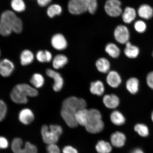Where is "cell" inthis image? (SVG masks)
<instances>
[{
	"mask_svg": "<svg viewBox=\"0 0 153 153\" xmlns=\"http://www.w3.org/2000/svg\"><path fill=\"white\" fill-rule=\"evenodd\" d=\"M22 20L14 12L6 10L2 13L0 21V33L2 36H7L11 32H16L21 27Z\"/></svg>",
	"mask_w": 153,
	"mask_h": 153,
	"instance_id": "cell-1",
	"label": "cell"
},
{
	"mask_svg": "<svg viewBox=\"0 0 153 153\" xmlns=\"http://www.w3.org/2000/svg\"><path fill=\"white\" fill-rule=\"evenodd\" d=\"M37 89L26 84H20L15 85L10 93V97L13 102L18 104H26L28 102L27 97L37 96Z\"/></svg>",
	"mask_w": 153,
	"mask_h": 153,
	"instance_id": "cell-2",
	"label": "cell"
},
{
	"mask_svg": "<svg viewBox=\"0 0 153 153\" xmlns=\"http://www.w3.org/2000/svg\"><path fill=\"white\" fill-rule=\"evenodd\" d=\"M85 127L86 131L91 134L99 133L102 131L104 124L100 111L95 108L89 110L88 120Z\"/></svg>",
	"mask_w": 153,
	"mask_h": 153,
	"instance_id": "cell-3",
	"label": "cell"
},
{
	"mask_svg": "<svg viewBox=\"0 0 153 153\" xmlns=\"http://www.w3.org/2000/svg\"><path fill=\"white\" fill-rule=\"evenodd\" d=\"M87 102L84 99L76 97H70L63 101L61 111L75 116L76 112L81 109L86 108Z\"/></svg>",
	"mask_w": 153,
	"mask_h": 153,
	"instance_id": "cell-4",
	"label": "cell"
},
{
	"mask_svg": "<svg viewBox=\"0 0 153 153\" xmlns=\"http://www.w3.org/2000/svg\"><path fill=\"white\" fill-rule=\"evenodd\" d=\"M22 141L20 138L13 140L11 148L14 153H37V149L35 145L29 142H27L24 148H22Z\"/></svg>",
	"mask_w": 153,
	"mask_h": 153,
	"instance_id": "cell-5",
	"label": "cell"
},
{
	"mask_svg": "<svg viewBox=\"0 0 153 153\" xmlns=\"http://www.w3.org/2000/svg\"><path fill=\"white\" fill-rule=\"evenodd\" d=\"M41 133L44 142L47 145L56 144L61 136L53 127L45 125L42 127Z\"/></svg>",
	"mask_w": 153,
	"mask_h": 153,
	"instance_id": "cell-6",
	"label": "cell"
},
{
	"mask_svg": "<svg viewBox=\"0 0 153 153\" xmlns=\"http://www.w3.org/2000/svg\"><path fill=\"white\" fill-rule=\"evenodd\" d=\"M69 11L73 15H80L88 11L86 0H70L68 5Z\"/></svg>",
	"mask_w": 153,
	"mask_h": 153,
	"instance_id": "cell-7",
	"label": "cell"
},
{
	"mask_svg": "<svg viewBox=\"0 0 153 153\" xmlns=\"http://www.w3.org/2000/svg\"><path fill=\"white\" fill-rule=\"evenodd\" d=\"M121 5V2L119 0H108L105 3V10L111 17H118L122 13Z\"/></svg>",
	"mask_w": 153,
	"mask_h": 153,
	"instance_id": "cell-8",
	"label": "cell"
},
{
	"mask_svg": "<svg viewBox=\"0 0 153 153\" xmlns=\"http://www.w3.org/2000/svg\"><path fill=\"white\" fill-rule=\"evenodd\" d=\"M114 35L116 41L120 44H126L129 41V30L126 26L123 25L117 27L114 30Z\"/></svg>",
	"mask_w": 153,
	"mask_h": 153,
	"instance_id": "cell-9",
	"label": "cell"
},
{
	"mask_svg": "<svg viewBox=\"0 0 153 153\" xmlns=\"http://www.w3.org/2000/svg\"><path fill=\"white\" fill-rule=\"evenodd\" d=\"M46 73L48 76L53 78L54 80V83L53 86V91L56 92L60 91L62 89L64 84V79L61 74L51 69H48Z\"/></svg>",
	"mask_w": 153,
	"mask_h": 153,
	"instance_id": "cell-10",
	"label": "cell"
},
{
	"mask_svg": "<svg viewBox=\"0 0 153 153\" xmlns=\"http://www.w3.org/2000/svg\"><path fill=\"white\" fill-rule=\"evenodd\" d=\"M53 47L58 51H62L68 46V42L62 34L57 33L53 35L51 39Z\"/></svg>",
	"mask_w": 153,
	"mask_h": 153,
	"instance_id": "cell-11",
	"label": "cell"
},
{
	"mask_svg": "<svg viewBox=\"0 0 153 153\" xmlns=\"http://www.w3.org/2000/svg\"><path fill=\"white\" fill-rule=\"evenodd\" d=\"M15 66L10 60L7 59H3L0 63V73L3 77L10 76L14 71Z\"/></svg>",
	"mask_w": 153,
	"mask_h": 153,
	"instance_id": "cell-12",
	"label": "cell"
},
{
	"mask_svg": "<svg viewBox=\"0 0 153 153\" xmlns=\"http://www.w3.org/2000/svg\"><path fill=\"white\" fill-rule=\"evenodd\" d=\"M106 80L107 84L112 88L118 87L122 82L121 76L115 71H111L108 73Z\"/></svg>",
	"mask_w": 153,
	"mask_h": 153,
	"instance_id": "cell-13",
	"label": "cell"
},
{
	"mask_svg": "<svg viewBox=\"0 0 153 153\" xmlns=\"http://www.w3.org/2000/svg\"><path fill=\"white\" fill-rule=\"evenodd\" d=\"M126 137L124 134L120 131H116L112 134L110 137L111 144L116 148L123 147L126 141Z\"/></svg>",
	"mask_w": 153,
	"mask_h": 153,
	"instance_id": "cell-14",
	"label": "cell"
},
{
	"mask_svg": "<svg viewBox=\"0 0 153 153\" xmlns=\"http://www.w3.org/2000/svg\"><path fill=\"white\" fill-rule=\"evenodd\" d=\"M34 116L32 111L28 108H25L21 110L19 114V119L25 125H28L33 121Z\"/></svg>",
	"mask_w": 153,
	"mask_h": 153,
	"instance_id": "cell-15",
	"label": "cell"
},
{
	"mask_svg": "<svg viewBox=\"0 0 153 153\" xmlns=\"http://www.w3.org/2000/svg\"><path fill=\"white\" fill-rule=\"evenodd\" d=\"M103 102L107 108L114 109L120 105V100L118 97L114 94H107L103 98Z\"/></svg>",
	"mask_w": 153,
	"mask_h": 153,
	"instance_id": "cell-16",
	"label": "cell"
},
{
	"mask_svg": "<svg viewBox=\"0 0 153 153\" xmlns=\"http://www.w3.org/2000/svg\"><path fill=\"white\" fill-rule=\"evenodd\" d=\"M89 110L86 108L78 110L76 113L75 118L78 125L85 126L88 120Z\"/></svg>",
	"mask_w": 153,
	"mask_h": 153,
	"instance_id": "cell-17",
	"label": "cell"
},
{
	"mask_svg": "<svg viewBox=\"0 0 153 153\" xmlns=\"http://www.w3.org/2000/svg\"><path fill=\"white\" fill-rule=\"evenodd\" d=\"M139 16L145 20H149L153 16V9L150 6L146 4L141 5L137 10Z\"/></svg>",
	"mask_w": 153,
	"mask_h": 153,
	"instance_id": "cell-18",
	"label": "cell"
},
{
	"mask_svg": "<svg viewBox=\"0 0 153 153\" xmlns=\"http://www.w3.org/2000/svg\"><path fill=\"white\" fill-rule=\"evenodd\" d=\"M105 88L103 82L99 80L92 82L90 87V91L93 94L101 96L104 93Z\"/></svg>",
	"mask_w": 153,
	"mask_h": 153,
	"instance_id": "cell-19",
	"label": "cell"
},
{
	"mask_svg": "<svg viewBox=\"0 0 153 153\" xmlns=\"http://www.w3.org/2000/svg\"><path fill=\"white\" fill-rule=\"evenodd\" d=\"M126 48L124 53L126 56L129 58H136L139 54L140 50L138 47L131 45L129 41L126 44Z\"/></svg>",
	"mask_w": 153,
	"mask_h": 153,
	"instance_id": "cell-20",
	"label": "cell"
},
{
	"mask_svg": "<svg viewBox=\"0 0 153 153\" xmlns=\"http://www.w3.org/2000/svg\"><path fill=\"white\" fill-rule=\"evenodd\" d=\"M136 12L133 7H127L124 9L122 14V18L126 24L131 23L136 17Z\"/></svg>",
	"mask_w": 153,
	"mask_h": 153,
	"instance_id": "cell-21",
	"label": "cell"
},
{
	"mask_svg": "<svg viewBox=\"0 0 153 153\" xmlns=\"http://www.w3.org/2000/svg\"><path fill=\"white\" fill-rule=\"evenodd\" d=\"M95 65L97 70L102 73H108L110 71V62L106 58L102 57L99 59L97 61Z\"/></svg>",
	"mask_w": 153,
	"mask_h": 153,
	"instance_id": "cell-22",
	"label": "cell"
},
{
	"mask_svg": "<svg viewBox=\"0 0 153 153\" xmlns=\"http://www.w3.org/2000/svg\"><path fill=\"white\" fill-rule=\"evenodd\" d=\"M110 117L113 124L117 126L123 125L126 122L125 117L119 111H113L110 114Z\"/></svg>",
	"mask_w": 153,
	"mask_h": 153,
	"instance_id": "cell-23",
	"label": "cell"
},
{
	"mask_svg": "<svg viewBox=\"0 0 153 153\" xmlns=\"http://www.w3.org/2000/svg\"><path fill=\"white\" fill-rule=\"evenodd\" d=\"M139 82L137 78L132 77L126 82V87L128 91L132 94H135L139 91Z\"/></svg>",
	"mask_w": 153,
	"mask_h": 153,
	"instance_id": "cell-24",
	"label": "cell"
},
{
	"mask_svg": "<svg viewBox=\"0 0 153 153\" xmlns=\"http://www.w3.org/2000/svg\"><path fill=\"white\" fill-rule=\"evenodd\" d=\"M34 58L33 53L29 50H25L20 56L21 64L22 66H27L33 62Z\"/></svg>",
	"mask_w": 153,
	"mask_h": 153,
	"instance_id": "cell-25",
	"label": "cell"
},
{
	"mask_svg": "<svg viewBox=\"0 0 153 153\" xmlns=\"http://www.w3.org/2000/svg\"><path fill=\"white\" fill-rule=\"evenodd\" d=\"M68 62V59L65 55L60 54L57 55L53 59V66L55 69L58 70L63 68Z\"/></svg>",
	"mask_w": 153,
	"mask_h": 153,
	"instance_id": "cell-26",
	"label": "cell"
},
{
	"mask_svg": "<svg viewBox=\"0 0 153 153\" xmlns=\"http://www.w3.org/2000/svg\"><path fill=\"white\" fill-rule=\"evenodd\" d=\"M112 145L107 141L101 140L97 143L95 149L98 153H110L112 150Z\"/></svg>",
	"mask_w": 153,
	"mask_h": 153,
	"instance_id": "cell-27",
	"label": "cell"
},
{
	"mask_svg": "<svg viewBox=\"0 0 153 153\" xmlns=\"http://www.w3.org/2000/svg\"><path fill=\"white\" fill-rule=\"evenodd\" d=\"M105 51L111 57L114 58H117L120 56V50L117 45L110 43L107 44L105 47Z\"/></svg>",
	"mask_w": 153,
	"mask_h": 153,
	"instance_id": "cell-28",
	"label": "cell"
},
{
	"mask_svg": "<svg viewBox=\"0 0 153 153\" xmlns=\"http://www.w3.org/2000/svg\"><path fill=\"white\" fill-rule=\"evenodd\" d=\"M36 58L40 62H49L52 59V55L48 51H39L36 54Z\"/></svg>",
	"mask_w": 153,
	"mask_h": 153,
	"instance_id": "cell-29",
	"label": "cell"
},
{
	"mask_svg": "<svg viewBox=\"0 0 153 153\" xmlns=\"http://www.w3.org/2000/svg\"><path fill=\"white\" fill-rule=\"evenodd\" d=\"M45 80L41 74H34L30 79V83L36 88H39L43 87L45 83Z\"/></svg>",
	"mask_w": 153,
	"mask_h": 153,
	"instance_id": "cell-30",
	"label": "cell"
},
{
	"mask_svg": "<svg viewBox=\"0 0 153 153\" xmlns=\"http://www.w3.org/2000/svg\"><path fill=\"white\" fill-rule=\"evenodd\" d=\"M62 12V7L57 4L51 5L48 7L47 14L50 18H53L56 15H60Z\"/></svg>",
	"mask_w": 153,
	"mask_h": 153,
	"instance_id": "cell-31",
	"label": "cell"
},
{
	"mask_svg": "<svg viewBox=\"0 0 153 153\" xmlns=\"http://www.w3.org/2000/svg\"><path fill=\"white\" fill-rule=\"evenodd\" d=\"M11 7L16 12L21 13L26 9V5L23 0H11Z\"/></svg>",
	"mask_w": 153,
	"mask_h": 153,
	"instance_id": "cell-32",
	"label": "cell"
},
{
	"mask_svg": "<svg viewBox=\"0 0 153 153\" xmlns=\"http://www.w3.org/2000/svg\"><path fill=\"white\" fill-rule=\"evenodd\" d=\"M135 131L140 136L147 137L149 134V129L147 126L142 123L136 124L134 128Z\"/></svg>",
	"mask_w": 153,
	"mask_h": 153,
	"instance_id": "cell-33",
	"label": "cell"
},
{
	"mask_svg": "<svg viewBox=\"0 0 153 153\" xmlns=\"http://www.w3.org/2000/svg\"><path fill=\"white\" fill-rule=\"evenodd\" d=\"M134 27L135 30L138 33H143L146 31L147 26L143 21L139 20L135 23Z\"/></svg>",
	"mask_w": 153,
	"mask_h": 153,
	"instance_id": "cell-34",
	"label": "cell"
},
{
	"mask_svg": "<svg viewBox=\"0 0 153 153\" xmlns=\"http://www.w3.org/2000/svg\"><path fill=\"white\" fill-rule=\"evenodd\" d=\"M87 1L88 11L91 14H94L97 8V0H86Z\"/></svg>",
	"mask_w": 153,
	"mask_h": 153,
	"instance_id": "cell-35",
	"label": "cell"
},
{
	"mask_svg": "<svg viewBox=\"0 0 153 153\" xmlns=\"http://www.w3.org/2000/svg\"><path fill=\"white\" fill-rule=\"evenodd\" d=\"M7 107L4 101L1 100L0 101V120L2 121L4 120L6 116Z\"/></svg>",
	"mask_w": 153,
	"mask_h": 153,
	"instance_id": "cell-36",
	"label": "cell"
},
{
	"mask_svg": "<svg viewBox=\"0 0 153 153\" xmlns=\"http://www.w3.org/2000/svg\"><path fill=\"white\" fill-rule=\"evenodd\" d=\"M47 150V153H61L60 149L56 144L48 145Z\"/></svg>",
	"mask_w": 153,
	"mask_h": 153,
	"instance_id": "cell-37",
	"label": "cell"
},
{
	"mask_svg": "<svg viewBox=\"0 0 153 153\" xmlns=\"http://www.w3.org/2000/svg\"><path fill=\"white\" fill-rule=\"evenodd\" d=\"M146 80L147 85L153 90V71L149 73L147 76Z\"/></svg>",
	"mask_w": 153,
	"mask_h": 153,
	"instance_id": "cell-38",
	"label": "cell"
},
{
	"mask_svg": "<svg viewBox=\"0 0 153 153\" xmlns=\"http://www.w3.org/2000/svg\"><path fill=\"white\" fill-rule=\"evenodd\" d=\"M63 153H78L76 149L71 146H67L63 149Z\"/></svg>",
	"mask_w": 153,
	"mask_h": 153,
	"instance_id": "cell-39",
	"label": "cell"
},
{
	"mask_svg": "<svg viewBox=\"0 0 153 153\" xmlns=\"http://www.w3.org/2000/svg\"><path fill=\"white\" fill-rule=\"evenodd\" d=\"M8 141L5 137H1L0 138V147L1 149H6L8 147Z\"/></svg>",
	"mask_w": 153,
	"mask_h": 153,
	"instance_id": "cell-40",
	"label": "cell"
},
{
	"mask_svg": "<svg viewBox=\"0 0 153 153\" xmlns=\"http://www.w3.org/2000/svg\"><path fill=\"white\" fill-rule=\"evenodd\" d=\"M52 0H37L38 5L42 7H45L50 3Z\"/></svg>",
	"mask_w": 153,
	"mask_h": 153,
	"instance_id": "cell-41",
	"label": "cell"
},
{
	"mask_svg": "<svg viewBox=\"0 0 153 153\" xmlns=\"http://www.w3.org/2000/svg\"><path fill=\"white\" fill-rule=\"evenodd\" d=\"M132 153H144L141 149L139 148H137L134 149Z\"/></svg>",
	"mask_w": 153,
	"mask_h": 153,
	"instance_id": "cell-42",
	"label": "cell"
},
{
	"mask_svg": "<svg viewBox=\"0 0 153 153\" xmlns=\"http://www.w3.org/2000/svg\"><path fill=\"white\" fill-rule=\"evenodd\" d=\"M151 117H152V121L153 122V111L152 112V115H151Z\"/></svg>",
	"mask_w": 153,
	"mask_h": 153,
	"instance_id": "cell-43",
	"label": "cell"
},
{
	"mask_svg": "<svg viewBox=\"0 0 153 153\" xmlns=\"http://www.w3.org/2000/svg\"><path fill=\"white\" fill-rule=\"evenodd\" d=\"M152 56H153V53H152Z\"/></svg>",
	"mask_w": 153,
	"mask_h": 153,
	"instance_id": "cell-44",
	"label": "cell"
}]
</instances>
